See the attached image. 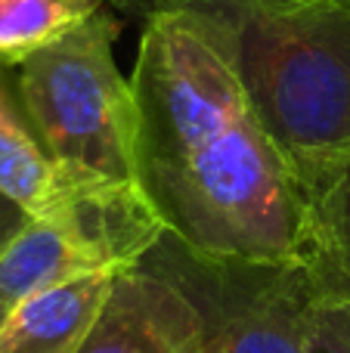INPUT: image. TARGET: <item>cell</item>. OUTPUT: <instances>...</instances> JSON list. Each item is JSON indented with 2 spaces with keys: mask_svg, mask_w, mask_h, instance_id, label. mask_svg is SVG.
I'll use <instances>...</instances> for the list:
<instances>
[{
  "mask_svg": "<svg viewBox=\"0 0 350 353\" xmlns=\"http://www.w3.org/2000/svg\"><path fill=\"white\" fill-rule=\"evenodd\" d=\"M140 22L134 174L165 236L214 261H298L301 180L233 65L189 12Z\"/></svg>",
  "mask_w": 350,
  "mask_h": 353,
  "instance_id": "6da1fadb",
  "label": "cell"
},
{
  "mask_svg": "<svg viewBox=\"0 0 350 353\" xmlns=\"http://www.w3.org/2000/svg\"><path fill=\"white\" fill-rule=\"evenodd\" d=\"M267 134L295 174L350 149V0L198 3Z\"/></svg>",
  "mask_w": 350,
  "mask_h": 353,
  "instance_id": "7a4b0ae2",
  "label": "cell"
},
{
  "mask_svg": "<svg viewBox=\"0 0 350 353\" xmlns=\"http://www.w3.org/2000/svg\"><path fill=\"white\" fill-rule=\"evenodd\" d=\"M118 31L121 22L103 3L72 31L12 65L25 115L68 180L136 183V99L112 53Z\"/></svg>",
  "mask_w": 350,
  "mask_h": 353,
  "instance_id": "3957f363",
  "label": "cell"
},
{
  "mask_svg": "<svg viewBox=\"0 0 350 353\" xmlns=\"http://www.w3.org/2000/svg\"><path fill=\"white\" fill-rule=\"evenodd\" d=\"M165 226L136 183L65 186L43 214L28 220L0 254V301H19L87 273H121L155 248Z\"/></svg>",
  "mask_w": 350,
  "mask_h": 353,
  "instance_id": "277c9868",
  "label": "cell"
},
{
  "mask_svg": "<svg viewBox=\"0 0 350 353\" xmlns=\"http://www.w3.org/2000/svg\"><path fill=\"white\" fill-rule=\"evenodd\" d=\"M143 267L183 288L220 353H310L307 319L316 301L298 261H214L161 236Z\"/></svg>",
  "mask_w": 350,
  "mask_h": 353,
  "instance_id": "5b68a950",
  "label": "cell"
},
{
  "mask_svg": "<svg viewBox=\"0 0 350 353\" xmlns=\"http://www.w3.org/2000/svg\"><path fill=\"white\" fill-rule=\"evenodd\" d=\"M205 341V319L186 292L155 270L115 276L99 319L74 353H192Z\"/></svg>",
  "mask_w": 350,
  "mask_h": 353,
  "instance_id": "8992f818",
  "label": "cell"
},
{
  "mask_svg": "<svg viewBox=\"0 0 350 353\" xmlns=\"http://www.w3.org/2000/svg\"><path fill=\"white\" fill-rule=\"evenodd\" d=\"M304 226L298 263L316 304L350 307V149L298 174Z\"/></svg>",
  "mask_w": 350,
  "mask_h": 353,
  "instance_id": "52a82bcc",
  "label": "cell"
},
{
  "mask_svg": "<svg viewBox=\"0 0 350 353\" xmlns=\"http://www.w3.org/2000/svg\"><path fill=\"white\" fill-rule=\"evenodd\" d=\"M115 276L87 273L19 301L0 325V353H74L103 313Z\"/></svg>",
  "mask_w": 350,
  "mask_h": 353,
  "instance_id": "ba28073f",
  "label": "cell"
},
{
  "mask_svg": "<svg viewBox=\"0 0 350 353\" xmlns=\"http://www.w3.org/2000/svg\"><path fill=\"white\" fill-rule=\"evenodd\" d=\"M62 186L65 174L37 140L16 93V81L6 78L0 65V192L37 217L53 205Z\"/></svg>",
  "mask_w": 350,
  "mask_h": 353,
  "instance_id": "9c48e42d",
  "label": "cell"
},
{
  "mask_svg": "<svg viewBox=\"0 0 350 353\" xmlns=\"http://www.w3.org/2000/svg\"><path fill=\"white\" fill-rule=\"evenodd\" d=\"M105 0H0V65H16L53 43Z\"/></svg>",
  "mask_w": 350,
  "mask_h": 353,
  "instance_id": "30bf717a",
  "label": "cell"
},
{
  "mask_svg": "<svg viewBox=\"0 0 350 353\" xmlns=\"http://www.w3.org/2000/svg\"><path fill=\"white\" fill-rule=\"evenodd\" d=\"M310 353H350V307L313 304L307 319Z\"/></svg>",
  "mask_w": 350,
  "mask_h": 353,
  "instance_id": "8fae6325",
  "label": "cell"
},
{
  "mask_svg": "<svg viewBox=\"0 0 350 353\" xmlns=\"http://www.w3.org/2000/svg\"><path fill=\"white\" fill-rule=\"evenodd\" d=\"M198 3H242V6H267V3H298V0H112V6L127 16L146 19L149 12H161V10H186V6H198Z\"/></svg>",
  "mask_w": 350,
  "mask_h": 353,
  "instance_id": "7c38bea8",
  "label": "cell"
},
{
  "mask_svg": "<svg viewBox=\"0 0 350 353\" xmlns=\"http://www.w3.org/2000/svg\"><path fill=\"white\" fill-rule=\"evenodd\" d=\"M28 220H31V214L25 211L19 201L6 199V195L0 192V254L6 251V245L28 226Z\"/></svg>",
  "mask_w": 350,
  "mask_h": 353,
  "instance_id": "4fadbf2b",
  "label": "cell"
},
{
  "mask_svg": "<svg viewBox=\"0 0 350 353\" xmlns=\"http://www.w3.org/2000/svg\"><path fill=\"white\" fill-rule=\"evenodd\" d=\"M192 353H220V347H217V341H214V338L208 335V332H205V341L198 344V347L192 350Z\"/></svg>",
  "mask_w": 350,
  "mask_h": 353,
  "instance_id": "5bb4252c",
  "label": "cell"
},
{
  "mask_svg": "<svg viewBox=\"0 0 350 353\" xmlns=\"http://www.w3.org/2000/svg\"><path fill=\"white\" fill-rule=\"evenodd\" d=\"M6 316H10V307H6V304H3V301H0V325H3V323H6Z\"/></svg>",
  "mask_w": 350,
  "mask_h": 353,
  "instance_id": "9a60e30c",
  "label": "cell"
}]
</instances>
